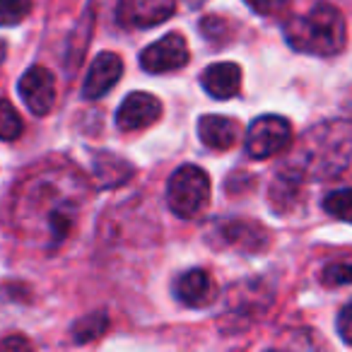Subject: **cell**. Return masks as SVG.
I'll return each mask as SVG.
<instances>
[{"label": "cell", "mask_w": 352, "mask_h": 352, "mask_svg": "<svg viewBox=\"0 0 352 352\" xmlns=\"http://www.w3.org/2000/svg\"><path fill=\"white\" fill-rule=\"evenodd\" d=\"M352 160V126L350 123H323L311 128L294 152L292 169L299 174L326 179L342 171Z\"/></svg>", "instance_id": "6da1fadb"}, {"label": "cell", "mask_w": 352, "mask_h": 352, "mask_svg": "<svg viewBox=\"0 0 352 352\" xmlns=\"http://www.w3.org/2000/svg\"><path fill=\"white\" fill-rule=\"evenodd\" d=\"M345 20L340 10L328 3H318L309 12L285 25V39L294 51L311 56H336L345 46Z\"/></svg>", "instance_id": "7a4b0ae2"}, {"label": "cell", "mask_w": 352, "mask_h": 352, "mask_svg": "<svg viewBox=\"0 0 352 352\" xmlns=\"http://www.w3.org/2000/svg\"><path fill=\"white\" fill-rule=\"evenodd\" d=\"M166 201L174 215L179 217H198L208 208L210 201V179L196 164H184L171 174L166 184Z\"/></svg>", "instance_id": "3957f363"}, {"label": "cell", "mask_w": 352, "mask_h": 352, "mask_svg": "<svg viewBox=\"0 0 352 352\" xmlns=\"http://www.w3.org/2000/svg\"><path fill=\"white\" fill-rule=\"evenodd\" d=\"M292 142V126L283 116H261L249 126L246 133V152L256 160H268L280 155Z\"/></svg>", "instance_id": "277c9868"}, {"label": "cell", "mask_w": 352, "mask_h": 352, "mask_svg": "<svg viewBox=\"0 0 352 352\" xmlns=\"http://www.w3.org/2000/svg\"><path fill=\"white\" fill-rule=\"evenodd\" d=\"M188 63V44L182 34H171L162 36L160 41L150 44L145 51L140 54V65L142 70L152 75L160 73H171V70H179Z\"/></svg>", "instance_id": "5b68a950"}, {"label": "cell", "mask_w": 352, "mask_h": 352, "mask_svg": "<svg viewBox=\"0 0 352 352\" xmlns=\"http://www.w3.org/2000/svg\"><path fill=\"white\" fill-rule=\"evenodd\" d=\"M176 10V0H118L116 20L131 30H150L166 22Z\"/></svg>", "instance_id": "8992f818"}, {"label": "cell", "mask_w": 352, "mask_h": 352, "mask_svg": "<svg viewBox=\"0 0 352 352\" xmlns=\"http://www.w3.org/2000/svg\"><path fill=\"white\" fill-rule=\"evenodd\" d=\"M17 89H20V97H22V102L27 104V109H30L32 113H36V116H46V113L54 109L56 78L44 65H34V68L27 70L20 78Z\"/></svg>", "instance_id": "52a82bcc"}, {"label": "cell", "mask_w": 352, "mask_h": 352, "mask_svg": "<svg viewBox=\"0 0 352 352\" xmlns=\"http://www.w3.org/2000/svg\"><path fill=\"white\" fill-rule=\"evenodd\" d=\"M160 116H162V104L155 94L133 92L118 107L116 126L121 131H140V128L152 126Z\"/></svg>", "instance_id": "ba28073f"}, {"label": "cell", "mask_w": 352, "mask_h": 352, "mask_svg": "<svg viewBox=\"0 0 352 352\" xmlns=\"http://www.w3.org/2000/svg\"><path fill=\"white\" fill-rule=\"evenodd\" d=\"M123 75V63L116 54L104 51L94 58V63L89 65V73L85 78L82 85V97L85 99H99L121 80Z\"/></svg>", "instance_id": "9c48e42d"}, {"label": "cell", "mask_w": 352, "mask_h": 352, "mask_svg": "<svg viewBox=\"0 0 352 352\" xmlns=\"http://www.w3.org/2000/svg\"><path fill=\"white\" fill-rule=\"evenodd\" d=\"M201 82L206 92L215 99H232L241 89V68L232 60L212 63L203 70Z\"/></svg>", "instance_id": "30bf717a"}, {"label": "cell", "mask_w": 352, "mask_h": 352, "mask_svg": "<svg viewBox=\"0 0 352 352\" xmlns=\"http://www.w3.org/2000/svg\"><path fill=\"white\" fill-rule=\"evenodd\" d=\"M176 297L182 299L186 307L201 309L215 299V283L210 275L201 268L186 270L182 278L176 280Z\"/></svg>", "instance_id": "8fae6325"}, {"label": "cell", "mask_w": 352, "mask_h": 352, "mask_svg": "<svg viewBox=\"0 0 352 352\" xmlns=\"http://www.w3.org/2000/svg\"><path fill=\"white\" fill-rule=\"evenodd\" d=\"M198 135L210 150H230L239 140V123L230 116H203L198 121Z\"/></svg>", "instance_id": "7c38bea8"}, {"label": "cell", "mask_w": 352, "mask_h": 352, "mask_svg": "<svg viewBox=\"0 0 352 352\" xmlns=\"http://www.w3.org/2000/svg\"><path fill=\"white\" fill-rule=\"evenodd\" d=\"M222 236L244 251L263 249L268 244V232L261 225H254V222H230L222 230Z\"/></svg>", "instance_id": "4fadbf2b"}, {"label": "cell", "mask_w": 352, "mask_h": 352, "mask_svg": "<svg viewBox=\"0 0 352 352\" xmlns=\"http://www.w3.org/2000/svg\"><path fill=\"white\" fill-rule=\"evenodd\" d=\"M109 326V318L107 314H89V316L80 318L78 323L73 326V338L78 342H89V340H97Z\"/></svg>", "instance_id": "5bb4252c"}, {"label": "cell", "mask_w": 352, "mask_h": 352, "mask_svg": "<svg viewBox=\"0 0 352 352\" xmlns=\"http://www.w3.org/2000/svg\"><path fill=\"white\" fill-rule=\"evenodd\" d=\"M323 208L333 217L352 225V188H340V191L328 193L326 201H323Z\"/></svg>", "instance_id": "9a60e30c"}, {"label": "cell", "mask_w": 352, "mask_h": 352, "mask_svg": "<svg viewBox=\"0 0 352 352\" xmlns=\"http://www.w3.org/2000/svg\"><path fill=\"white\" fill-rule=\"evenodd\" d=\"M22 133V118L10 102L0 99V140H15Z\"/></svg>", "instance_id": "2e32d148"}, {"label": "cell", "mask_w": 352, "mask_h": 352, "mask_svg": "<svg viewBox=\"0 0 352 352\" xmlns=\"http://www.w3.org/2000/svg\"><path fill=\"white\" fill-rule=\"evenodd\" d=\"M32 12V0H0V27H15Z\"/></svg>", "instance_id": "e0dca14e"}, {"label": "cell", "mask_w": 352, "mask_h": 352, "mask_svg": "<svg viewBox=\"0 0 352 352\" xmlns=\"http://www.w3.org/2000/svg\"><path fill=\"white\" fill-rule=\"evenodd\" d=\"M321 283L328 287H340V285L352 283V263H331L323 268Z\"/></svg>", "instance_id": "ac0fdd59"}, {"label": "cell", "mask_w": 352, "mask_h": 352, "mask_svg": "<svg viewBox=\"0 0 352 352\" xmlns=\"http://www.w3.org/2000/svg\"><path fill=\"white\" fill-rule=\"evenodd\" d=\"M244 3L258 15H275L287 6L289 0H244Z\"/></svg>", "instance_id": "d6986e66"}, {"label": "cell", "mask_w": 352, "mask_h": 352, "mask_svg": "<svg viewBox=\"0 0 352 352\" xmlns=\"http://www.w3.org/2000/svg\"><path fill=\"white\" fill-rule=\"evenodd\" d=\"M338 333L347 345H352V302H347L338 316Z\"/></svg>", "instance_id": "ffe728a7"}, {"label": "cell", "mask_w": 352, "mask_h": 352, "mask_svg": "<svg viewBox=\"0 0 352 352\" xmlns=\"http://www.w3.org/2000/svg\"><path fill=\"white\" fill-rule=\"evenodd\" d=\"M0 347H3V350H12V347H22V350H27V347H30V342H27L25 338H20V336H12V338H8V340L0 342Z\"/></svg>", "instance_id": "44dd1931"}]
</instances>
